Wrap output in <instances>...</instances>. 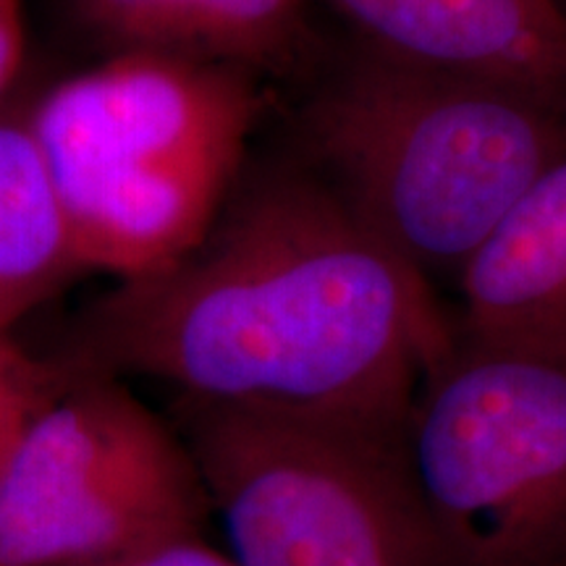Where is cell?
<instances>
[{"mask_svg":"<svg viewBox=\"0 0 566 566\" xmlns=\"http://www.w3.org/2000/svg\"><path fill=\"white\" fill-rule=\"evenodd\" d=\"M21 55H24L21 0H0V95L17 76Z\"/></svg>","mask_w":566,"mask_h":566,"instance_id":"4fadbf2b","label":"cell"},{"mask_svg":"<svg viewBox=\"0 0 566 566\" xmlns=\"http://www.w3.org/2000/svg\"><path fill=\"white\" fill-rule=\"evenodd\" d=\"M451 344L430 281L302 168L233 189L192 252L87 304L55 357L181 399L405 428Z\"/></svg>","mask_w":566,"mask_h":566,"instance_id":"6da1fadb","label":"cell"},{"mask_svg":"<svg viewBox=\"0 0 566 566\" xmlns=\"http://www.w3.org/2000/svg\"><path fill=\"white\" fill-rule=\"evenodd\" d=\"M300 129L313 174L428 281H457L566 155L564 111L370 45L310 97Z\"/></svg>","mask_w":566,"mask_h":566,"instance_id":"7a4b0ae2","label":"cell"},{"mask_svg":"<svg viewBox=\"0 0 566 566\" xmlns=\"http://www.w3.org/2000/svg\"><path fill=\"white\" fill-rule=\"evenodd\" d=\"M61 357L27 352L11 334H0V480L17 457L34 417L69 380Z\"/></svg>","mask_w":566,"mask_h":566,"instance_id":"8fae6325","label":"cell"},{"mask_svg":"<svg viewBox=\"0 0 566 566\" xmlns=\"http://www.w3.org/2000/svg\"><path fill=\"white\" fill-rule=\"evenodd\" d=\"M401 449L436 566H566V349L454 331Z\"/></svg>","mask_w":566,"mask_h":566,"instance_id":"5b68a950","label":"cell"},{"mask_svg":"<svg viewBox=\"0 0 566 566\" xmlns=\"http://www.w3.org/2000/svg\"><path fill=\"white\" fill-rule=\"evenodd\" d=\"M462 338L566 349V155L457 275Z\"/></svg>","mask_w":566,"mask_h":566,"instance_id":"ba28073f","label":"cell"},{"mask_svg":"<svg viewBox=\"0 0 566 566\" xmlns=\"http://www.w3.org/2000/svg\"><path fill=\"white\" fill-rule=\"evenodd\" d=\"M558 3H562V0H558Z\"/></svg>","mask_w":566,"mask_h":566,"instance_id":"5bb4252c","label":"cell"},{"mask_svg":"<svg viewBox=\"0 0 566 566\" xmlns=\"http://www.w3.org/2000/svg\"><path fill=\"white\" fill-rule=\"evenodd\" d=\"M208 516L171 420L124 378L71 365L0 480V566L97 562L200 535Z\"/></svg>","mask_w":566,"mask_h":566,"instance_id":"8992f818","label":"cell"},{"mask_svg":"<svg viewBox=\"0 0 566 566\" xmlns=\"http://www.w3.org/2000/svg\"><path fill=\"white\" fill-rule=\"evenodd\" d=\"M260 105L250 71L171 53H113L55 84L27 124L82 271L134 281L192 252L237 189Z\"/></svg>","mask_w":566,"mask_h":566,"instance_id":"3957f363","label":"cell"},{"mask_svg":"<svg viewBox=\"0 0 566 566\" xmlns=\"http://www.w3.org/2000/svg\"><path fill=\"white\" fill-rule=\"evenodd\" d=\"M82 34L113 53H171L286 71L307 48V0H61Z\"/></svg>","mask_w":566,"mask_h":566,"instance_id":"9c48e42d","label":"cell"},{"mask_svg":"<svg viewBox=\"0 0 566 566\" xmlns=\"http://www.w3.org/2000/svg\"><path fill=\"white\" fill-rule=\"evenodd\" d=\"M76 566H237L226 556V551L212 548L200 535L168 537V541L150 543L124 554L97 558V562L76 564Z\"/></svg>","mask_w":566,"mask_h":566,"instance_id":"7c38bea8","label":"cell"},{"mask_svg":"<svg viewBox=\"0 0 566 566\" xmlns=\"http://www.w3.org/2000/svg\"><path fill=\"white\" fill-rule=\"evenodd\" d=\"M237 566H436L401 428L171 396Z\"/></svg>","mask_w":566,"mask_h":566,"instance_id":"277c9868","label":"cell"},{"mask_svg":"<svg viewBox=\"0 0 566 566\" xmlns=\"http://www.w3.org/2000/svg\"><path fill=\"white\" fill-rule=\"evenodd\" d=\"M82 273L30 124L0 122V334Z\"/></svg>","mask_w":566,"mask_h":566,"instance_id":"30bf717a","label":"cell"},{"mask_svg":"<svg viewBox=\"0 0 566 566\" xmlns=\"http://www.w3.org/2000/svg\"><path fill=\"white\" fill-rule=\"evenodd\" d=\"M367 45L522 90L566 113V13L558 0H325Z\"/></svg>","mask_w":566,"mask_h":566,"instance_id":"52a82bcc","label":"cell"}]
</instances>
